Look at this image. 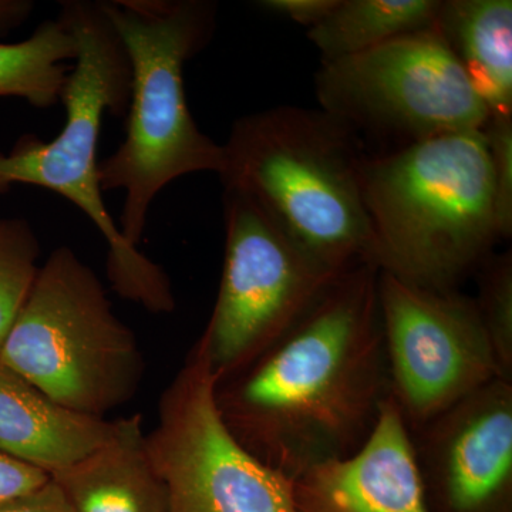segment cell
<instances>
[{"mask_svg":"<svg viewBox=\"0 0 512 512\" xmlns=\"http://www.w3.org/2000/svg\"><path fill=\"white\" fill-rule=\"evenodd\" d=\"M380 269L338 276L271 348L217 384V402L239 443L295 480L356 453L390 397Z\"/></svg>","mask_w":512,"mask_h":512,"instance_id":"cell-1","label":"cell"},{"mask_svg":"<svg viewBox=\"0 0 512 512\" xmlns=\"http://www.w3.org/2000/svg\"><path fill=\"white\" fill-rule=\"evenodd\" d=\"M222 147L224 188L251 195L313 262L333 275L377 266L363 190L369 156L342 121L275 107L235 121Z\"/></svg>","mask_w":512,"mask_h":512,"instance_id":"cell-2","label":"cell"},{"mask_svg":"<svg viewBox=\"0 0 512 512\" xmlns=\"http://www.w3.org/2000/svg\"><path fill=\"white\" fill-rule=\"evenodd\" d=\"M131 70L126 137L99 163L101 191L124 192L121 237L143 238L148 212L168 184L194 173L221 174L224 147L192 117L184 67L210 43L217 6L204 0L100 2Z\"/></svg>","mask_w":512,"mask_h":512,"instance_id":"cell-3","label":"cell"},{"mask_svg":"<svg viewBox=\"0 0 512 512\" xmlns=\"http://www.w3.org/2000/svg\"><path fill=\"white\" fill-rule=\"evenodd\" d=\"M363 190L377 266L409 284L458 289L500 241L483 130L367 157Z\"/></svg>","mask_w":512,"mask_h":512,"instance_id":"cell-4","label":"cell"},{"mask_svg":"<svg viewBox=\"0 0 512 512\" xmlns=\"http://www.w3.org/2000/svg\"><path fill=\"white\" fill-rule=\"evenodd\" d=\"M59 16L77 42V57L60 96L66 120L52 140L23 137L10 153H0V194L16 184L36 185L72 202L106 241L114 291L150 312H171L175 298L170 279L121 237L100 187L97 148L103 117L124 116L130 103L126 50L100 2H62Z\"/></svg>","mask_w":512,"mask_h":512,"instance_id":"cell-5","label":"cell"},{"mask_svg":"<svg viewBox=\"0 0 512 512\" xmlns=\"http://www.w3.org/2000/svg\"><path fill=\"white\" fill-rule=\"evenodd\" d=\"M0 365L94 417L127 402L143 373L133 332L114 315L96 272L69 247L56 248L40 266L0 348Z\"/></svg>","mask_w":512,"mask_h":512,"instance_id":"cell-6","label":"cell"},{"mask_svg":"<svg viewBox=\"0 0 512 512\" xmlns=\"http://www.w3.org/2000/svg\"><path fill=\"white\" fill-rule=\"evenodd\" d=\"M315 90L320 110L350 130L400 138L403 146L483 130L490 120L437 28L322 62Z\"/></svg>","mask_w":512,"mask_h":512,"instance_id":"cell-7","label":"cell"},{"mask_svg":"<svg viewBox=\"0 0 512 512\" xmlns=\"http://www.w3.org/2000/svg\"><path fill=\"white\" fill-rule=\"evenodd\" d=\"M224 222L220 289L200 339L218 383L278 342L340 276L296 247L247 192L225 188Z\"/></svg>","mask_w":512,"mask_h":512,"instance_id":"cell-8","label":"cell"},{"mask_svg":"<svg viewBox=\"0 0 512 512\" xmlns=\"http://www.w3.org/2000/svg\"><path fill=\"white\" fill-rule=\"evenodd\" d=\"M217 376L200 342L175 377L147 436L167 512H296L293 481L239 443L217 402Z\"/></svg>","mask_w":512,"mask_h":512,"instance_id":"cell-9","label":"cell"},{"mask_svg":"<svg viewBox=\"0 0 512 512\" xmlns=\"http://www.w3.org/2000/svg\"><path fill=\"white\" fill-rule=\"evenodd\" d=\"M390 399L413 431L500 379L474 298L380 271Z\"/></svg>","mask_w":512,"mask_h":512,"instance_id":"cell-10","label":"cell"},{"mask_svg":"<svg viewBox=\"0 0 512 512\" xmlns=\"http://www.w3.org/2000/svg\"><path fill=\"white\" fill-rule=\"evenodd\" d=\"M409 433L430 512H512V383L495 379Z\"/></svg>","mask_w":512,"mask_h":512,"instance_id":"cell-11","label":"cell"},{"mask_svg":"<svg viewBox=\"0 0 512 512\" xmlns=\"http://www.w3.org/2000/svg\"><path fill=\"white\" fill-rule=\"evenodd\" d=\"M296 512H430L409 429L387 399L356 453L293 480Z\"/></svg>","mask_w":512,"mask_h":512,"instance_id":"cell-12","label":"cell"},{"mask_svg":"<svg viewBox=\"0 0 512 512\" xmlns=\"http://www.w3.org/2000/svg\"><path fill=\"white\" fill-rule=\"evenodd\" d=\"M114 423L67 409L0 365V451L50 477L111 439Z\"/></svg>","mask_w":512,"mask_h":512,"instance_id":"cell-13","label":"cell"},{"mask_svg":"<svg viewBox=\"0 0 512 512\" xmlns=\"http://www.w3.org/2000/svg\"><path fill=\"white\" fill-rule=\"evenodd\" d=\"M73 512H167L165 484L147 451L140 414L114 421L111 439L52 476Z\"/></svg>","mask_w":512,"mask_h":512,"instance_id":"cell-14","label":"cell"},{"mask_svg":"<svg viewBox=\"0 0 512 512\" xmlns=\"http://www.w3.org/2000/svg\"><path fill=\"white\" fill-rule=\"evenodd\" d=\"M437 29L490 120H512L511 0L441 2Z\"/></svg>","mask_w":512,"mask_h":512,"instance_id":"cell-15","label":"cell"},{"mask_svg":"<svg viewBox=\"0 0 512 512\" xmlns=\"http://www.w3.org/2000/svg\"><path fill=\"white\" fill-rule=\"evenodd\" d=\"M441 0H339L308 30L323 62L375 49L397 37L437 28Z\"/></svg>","mask_w":512,"mask_h":512,"instance_id":"cell-16","label":"cell"},{"mask_svg":"<svg viewBox=\"0 0 512 512\" xmlns=\"http://www.w3.org/2000/svg\"><path fill=\"white\" fill-rule=\"evenodd\" d=\"M77 57V42L60 16L45 20L19 43H0V97H19L36 109H52L60 101Z\"/></svg>","mask_w":512,"mask_h":512,"instance_id":"cell-17","label":"cell"},{"mask_svg":"<svg viewBox=\"0 0 512 512\" xmlns=\"http://www.w3.org/2000/svg\"><path fill=\"white\" fill-rule=\"evenodd\" d=\"M40 254L28 221L0 218V348L35 285Z\"/></svg>","mask_w":512,"mask_h":512,"instance_id":"cell-18","label":"cell"},{"mask_svg":"<svg viewBox=\"0 0 512 512\" xmlns=\"http://www.w3.org/2000/svg\"><path fill=\"white\" fill-rule=\"evenodd\" d=\"M478 295L474 298L483 322L500 379L512 383V255L491 254L476 271Z\"/></svg>","mask_w":512,"mask_h":512,"instance_id":"cell-19","label":"cell"},{"mask_svg":"<svg viewBox=\"0 0 512 512\" xmlns=\"http://www.w3.org/2000/svg\"><path fill=\"white\" fill-rule=\"evenodd\" d=\"M490 157L494 217L500 239L512 234V120H488L483 128Z\"/></svg>","mask_w":512,"mask_h":512,"instance_id":"cell-20","label":"cell"},{"mask_svg":"<svg viewBox=\"0 0 512 512\" xmlns=\"http://www.w3.org/2000/svg\"><path fill=\"white\" fill-rule=\"evenodd\" d=\"M50 474L0 451V505L43 487Z\"/></svg>","mask_w":512,"mask_h":512,"instance_id":"cell-21","label":"cell"},{"mask_svg":"<svg viewBox=\"0 0 512 512\" xmlns=\"http://www.w3.org/2000/svg\"><path fill=\"white\" fill-rule=\"evenodd\" d=\"M338 3L339 0H262L256 5L272 15L312 29L328 18Z\"/></svg>","mask_w":512,"mask_h":512,"instance_id":"cell-22","label":"cell"},{"mask_svg":"<svg viewBox=\"0 0 512 512\" xmlns=\"http://www.w3.org/2000/svg\"><path fill=\"white\" fill-rule=\"evenodd\" d=\"M0 512H73L60 485L53 478L32 493L0 505Z\"/></svg>","mask_w":512,"mask_h":512,"instance_id":"cell-23","label":"cell"},{"mask_svg":"<svg viewBox=\"0 0 512 512\" xmlns=\"http://www.w3.org/2000/svg\"><path fill=\"white\" fill-rule=\"evenodd\" d=\"M33 8L35 3L29 0H0V36L26 22Z\"/></svg>","mask_w":512,"mask_h":512,"instance_id":"cell-24","label":"cell"}]
</instances>
